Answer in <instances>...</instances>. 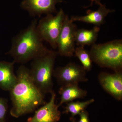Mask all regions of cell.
Returning a JSON list of instances; mask_svg holds the SVG:
<instances>
[{
  "instance_id": "cell-1",
  "label": "cell",
  "mask_w": 122,
  "mask_h": 122,
  "mask_svg": "<svg viewBox=\"0 0 122 122\" xmlns=\"http://www.w3.org/2000/svg\"><path fill=\"white\" fill-rule=\"evenodd\" d=\"M16 82L10 90L12 107L11 116L18 118L33 112L46 103L45 95L35 85L30 77V69L21 66L17 71Z\"/></svg>"
},
{
  "instance_id": "cell-2",
  "label": "cell",
  "mask_w": 122,
  "mask_h": 122,
  "mask_svg": "<svg viewBox=\"0 0 122 122\" xmlns=\"http://www.w3.org/2000/svg\"><path fill=\"white\" fill-rule=\"evenodd\" d=\"M37 20H34L27 28L12 39L11 49L7 54L13 58L15 63H26L50 50L44 45L43 40L37 33Z\"/></svg>"
},
{
  "instance_id": "cell-3",
  "label": "cell",
  "mask_w": 122,
  "mask_h": 122,
  "mask_svg": "<svg viewBox=\"0 0 122 122\" xmlns=\"http://www.w3.org/2000/svg\"><path fill=\"white\" fill-rule=\"evenodd\" d=\"M57 52L50 50L45 54L32 60L30 69V77L44 95L53 91V77Z\"/></svg>"
},
{
  "instance_id": "cell-4",
  "label": "cell",
  "mask_w": 122,
  "mask_h": 122,
  "mask_svg": "<svg viewBox=\"0 0 122 122\" xmlns=\"http://www.w3.org/2000/svg\"><path fill=\"white\" fill-rule=\"evenodd\" d=\"M89 52L92 62L100 67L122 71V41L116 39L92 46Z\"/></svg>"
},
{
  "instance_id": "cell-5",
  "label": "cell",
  "mask_w": 122,
  "mask_h": 122,
  "mask_svg": "<svg viewBox=\"0 0 122 122\" xmlns=\"http://www.w3.org/2000/svg\"><path fill=\"white\" fill-rule=\"evenodd\" d=\"M62 9L56 15H46L39 20L37 25V33L43 41L48 42L52 48H57V41L66 17Z\"/></svg>"
},
{
  "instance_id": "cell-6",
  "label": "cell",
  "mask_w": 122,
  "mask_h": 122,
  "mask_svg": "<svg viewBox=\"0 0 122 122\" xmlns=\"http://www.w3.org/2000/svg\"><path fill=\"white\" fill-rule=\"evenodd\" d=\"M76 25L66 15L62 28L57 41L58 54L66 57L73 56L75 50Z\"/></svg>"
},
{
  "instance_id": "cell-7",
  "label": "cell",
  "mask_w": 122,
  "mask_h": 122,
  "mask_svg": "<svg viewBox=\"0 0 122 122\" xmlns=\"http://www.w3.org/2000/svg\"><path fill=\"white\" fill-rule=\"evenodd\" d=\"M86 71L82 66L70 62L63 66L57 67L54 70V77L61 86L68 84L87 82Z\"/></svg>"
},
{
  "instance_id": "cell-8",
  "label": "cell",
  "mask_w": 122,
  "mask_h": 122,
  "mask_svg": "<svg viewBox=\"0 0 122 122\" xmlns=\"http://www.w3.org/2000/svg\"><path fill=\"white\" fill-rule=\"evenodd\" d=\"M49 102L35 112L32 117L26 122H57L61 118V113L58 105L55 103L56 94L53 91Z\"/></svg>"
},
{
  "instance_id": "cell-9",
  "label": "cell",
  "mask_w": 122,
  "mask_h": 122,
  "mask_svg": "<svg viewBox=\"0 0 122 122\" xmlns=\"http://www.w3.org/2000/svg\"><path fill=\"white\" fill-rule=\"evenodd\" d=\"M98 79L101 86L107 93L118 101L122 100V71L113 74L101 72Z\"/></svg>"
},
{
  "instance_id": "cell-10",
  "label": "cell",
  "mask_w": 122,
  "mask_h": 122,
  "mask_svg": "<svg viewBox=\"0 0 122 122\" xmlns=\"http://www.w3.org/2000/svg\"><path fill=\"white\" fill-rule=\"evenodd\" d=\"M62 0H23L21 7L29 12L30 16H40L43 14L56 13V5Z\"/></svg>"
},
{
  "instance_id": "cell-11",
  "label": "cell",
  "mask_w": 122,
  "mask_h": 122,
  "mask_svg": "<svg viewBox=\"0 0 122 122\" xmlns=\"http://www.w3.org/2000/svg\"><path fill=\"white\" fill-rule=\"evenodd\" d=\"M97 10L95 11H87V14L85 16H72L70 18L73 22L79 21L99 26L105 22L106 17L109 14L115 12L114 10L107 8L105 5H99Z\"/></svg>"
},
{
  "instance_id": "cell-12",
  "label": "cell",
  "mask_w": 122,
  "mask_h": 122,
  "mask_svg": "<svg viewBox=\"0 0 122 122\" xmlns=\"http://www.w3.org/2000/svg\"><path fill=\"white\" fill-rule=\"evenodd\" d=\"M14 62L0 61V87L10 91L16 82L17 76L14 71Z\"/></svg>"
},
{
  "instance_id": "cell-13",
  "label": "cell",
  "mask_w": 122,
  "mask_h": 122,
  "mask_svg": "<svg viewBox=\"0 0 122 122\" xmlns=\"http://www.w3.org/2000/svg\"><path fill=\"white\" fill-rule=\"evenodd\" d=\"M59 93L61 95L59 107L64 103L73 102L77 99L84 98L87 95V92L79 87L78 83L68 84L61 86Z\"/></svg>"
},
{
  "instance_id": "cell-14",
  "label": "cell",
  "mask_w": 122,
  "mask_h": 122,
  "mask_svg": "<svg viewBox=\"0 0 122 122\" xmlns=\"http://www.w3.org/2000/svg\"><path fill=\"white\" fill-rule=\"evenodd\" d=\"M100 30L99 26H95L91 30L82 29H77L75 34L76 45L79 46H92L97 41Z\"/></svg>"
},
{
  "instance_id": "cell-15",
  "label": "cell",
  "mask_w": 122,
  "mask_h": 122,
  "mask_svg": "<svg viewBox=\"0 0 122 122\" xmlns=\"http://www.w3.org/2000/svg\"><path fill=\"white\" fill-rule=\"evenodd\" d=\"M94 102V99H91L85 102H73V101L67 103L63 113L71 114V118H74L76 115H79L82 111L86 110L89 105Z\"/></svg>"
},
{
  "instance_id": "cell-16",
  "label": "cell",
  "mask_w": 122,
  "mask_h": 122,
  "mask_svg": "<svg viewBox=\"0 0 122 122\" xmlns=\"http://www.w3.org/2000/svg\"><path fill=\"white\" fill-rule=\"evenodd\" d=\"M74 54L81 63L86 71H90L92 68V62L89 52L85 49L84 46H79L75 48Z\"/></svg>"
},
{
  "instance_id": "cell-17",
  "label": "cell",
  "mask_w": 122,
  "mask_h": 122,
  "mask_svg": "<svg viewBox=\"0 0 122 122\" xmlns=\"http://www.w3.org/2000/svg\"><path fill=\"white\" fill-rule=\"evenodd\" d=\"M7 110L8 105L7 100L0 98V122H5Z\"/></svg>"
},
{
  "instance_id": "cell-18",
  "label": "cell",
  "mask_w": 122,
  "mask_h": 122,
  "mask_svg": "<svg viewBox=\"0 0 122 122\" xmlns=\"http://www.w3.org/2000/svg\"><path fill=\"white\" fill-rule=\"evenodd\" d=\"M79 116L80 118L78 122H90L89 113L86 110L82 111Z\"/></svg>"
},
{
  "instance_id": "cell-19",
  "label": "cell",
  "mask_w": 122,
  "mask_h": 122,
  "mask_svg": "<svg viewBox=\"0 0 122 122\" xmlns=\"http://www.w3.org/2000/svg\"><path fill=\"white\" fill-rule=\"evenodd\" d=\"M90 0L91 4L90 5H89V7L92 6L93 3L94 2L99 5H100L102 4V3H101V0Z\"/></svg>"
},
{
  "instance_id": "cell-20",
  "label": "cell",
  "mask_w": 122,
  "mask_h": 122,
  "mask_svg": "<svg viewBox=\"0 0 122 122\" xmlns=\"http://www.w3.org/2000/svg\"><path fill=\"white\" fill-rule=\"evenodd\" d=\"M71 119H72V122H76V120H75V119L74 118H71Z\"/></svg>"
}]
</instances>
